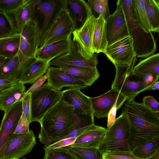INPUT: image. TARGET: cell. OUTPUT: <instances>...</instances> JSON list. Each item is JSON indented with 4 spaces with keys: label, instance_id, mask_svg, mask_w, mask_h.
<instances>
[{
    "label": "cell",
    "instance_id": "7402d4cb",
    "mask_svg": "<svg viewBox=\"0 0 159 159\" xmlns=\"http://www.w3.org/2000/svg\"><path fill=\"white\" fill-rule=\"evenodd\" d=\"M72 43L71 35L66 39L39 48L35 58L44 59L49 62L53 59L62 56L70 50Z\"/></svg>",
    "mask_w": 159,
    "mask_h": 159
},
{
    "label": "cell",
    "instance_id": "30bf717a",
    "mask_svg": "<svg viewBox=\"0 0 159 159\" xmlns=\"http://www.w3.org/2000/svg\"><path fill=\"white\" fill-rule=\"evenodd\" d=\"M116 5L115 11L106 20L107 46L129 35L120 0Z\"/></svg>",
    "mask_w": 159,
    "mask_h": 159
},
{
    "label": "cell",
    "instance_id": "7a4b0ae2",
    "mask_svg": "<svg viewBox=\"0 0 159 159\" xmlns=\"http://www.w3.org/2000/svg\"><path fill=\"white\" fill-rule=\"evenodd\" d=\"M79 119L73 107L60 100L40 120L38 135L40 142L47 148L60 140L69 134Z\"/></svg>",
    "mask_w": 159,
    "mask_h": 159
},
{
    "label": "cell",
    "instance_id": "7c38bea8",
    "mask_svg": "<svg viewBox=\"0 0 159 159\" xmlns=\"http://www.w3.org/2000/svg\"><path fill=\"white\" fill-rule=\"evenodd\" d=\"M96 19L93 14L82 26L75 29L72 34V40L76 43L79 52L87 59L90 58L94 54L93 40Z\"/></svg>",
    "mask_w": 159,
    "mask_h": 159
},
{
    "label": "cell",
    "instance_id": "f6af8a7d",
    "mask_svg": "<svg viewBox=\"0 0 159 159\" xmlns=\"http://www.w3.org/2000/svg\"><path fill=\"white\" fill-rule=\"evenodd\" d=\"M18 83L14 80L9 79H0V91H2Z\"/></svg>",
    "mask_w": 159,
    "mask_h": 159
},
{
    "label": "cell",
    "instance_id": "e0dca14e",
    "mask_svg": "<svg viewBox=\"0 0 159 159\" xmlns=\"http://www.w3.org/2000/svg\"><path fill=\"white\" fill-rule=\"evenodd\" d=\"M98 62L97 55L95 53L89 59L82 57L78 51L76 43L72 40L70 51L51 61L49 62V65L55 66L57 67L68 66L95 67Z\"/></svg>",
    "mask_w": 159,
    "mask_h": 159
},
{
    "label": "cell",
    "instance_id": "52a82bcc",
    "mask_svg": "<svg viewBox=\"0 0 159 159\" xmlns=\"http://www.w3.org/2000/svg\"><path fill=\"white\" fill-rule=\"evenodd\" d=\"M126 22L129 35L133 39V48L136 57H147L153 54L157 48L152 32L145 31L139 23L138 19Z\"/></svg>",
    "mask_w": 159,
    "mask_h": 159
},
{
    "label": "cell",
    "instance_id": "4316f807",
    "mask_svg": "<svg viewBox=\"0 0 159 159\" xmlns=\"http://www.w3.org/2000/svg\"><path fill=\"white\" fill-rule=\"evenodd\" d=\"M159 75V54L152 55L140 61L134 67L131 75L142 79L148 75Z\"/></svg>",
    "mask_w": 159,
    "mask_h": 159
},
{
    "label": "cell",
    "instance_id": "74e56055",
    "mask_svg": "<svg viewBox=\"0 0 159 159\" xmlns=\"http://www.w3.org/2000/svg\"><path fill=\"white\" fill-rule=\"evenodd\" d=\"M26 0H0V11L6 13L13 11L22 6Z\"/></svg>",
    "mask_w": 159,
    "mask_h": 159
},
{
    "label": "cell",
    "instance_id": "9a60e30c",
    "mask_svg": "<svg viewBox=\"0 0 159 159\" xmlns=\"http://www.w3.org/2000/svg\"><path fill=\"white\" fill-rule=\"evenodd\" d=\"M35 58L30 57L20 51L13 58L7 59L0 67V79H9L19 83L24 72Z\"/></svg>",
    "mask_w": 159,
    "mask_h": 159
},
{
    "label": "cell",
    "instance_id": "ee69618b",
    "mask_svg": "<svg viewBox=\"0 0 159 159\" xmlns=\"http://www.w3.org/2000/svg\"><path fill=\"white\" fill-rule=\"evenodd\" d=\"M48 76L46 74L36 81L28 90L26 92L25 94L30 93L32 92L39 89L43 84Z\"/></svg>",
    "mask_w": 159,
    "mask_h": 159
},
{
    "label": "cell",
    "instance_id": "5bb4252c",
    "mask_svg": "<svg viewBox=\"0 0 159 159\" xmlns=\"http://www.w3.org/2000/svg\"><path fill=\"white\" fill-rule=\"evenodd\" d=\"M91 100L93 116L100 118L107 117L110 111L115 103H117L118 110L127 99L118 90L111 88L101 96L91 98Z\"/></svg>",
    "mask_w": 159,
    "mask_h": 159
},
{
    "label": "cell",
    "instance_id": "b9f144b4",
    "mask_svg": "<svg viewBox=\"0 0 159 159\" xmlns=\"http://www.w3.org/2000/svg\"><path fill=\"white\" fill-rule=\"evenodd\" d=\"M77 138L72 137L62 139L52 144L47 148L50 149H53L67 147L73 144L76 140Z\"/></svg>",
    "mask_w": 159,
    "mask_h": 159
},
{
    "label": "cell",
    "instance_id": "4dcf8cb0",
    "mask_svg": "<svg viewBox=\"0 0 159 159\" xmlns=\"http://www.w3.org/2000/svg\"><path fill=\"white\" fill-rule=\"evenodd\" d=\"M145 9L151 32H159V0H145Z\"/></svg>",
    "mask_w": 159,
    "mask_h": 159
},
{
    "label": "cell",
    "instance_id": "277c9868",
    "mask_svg": "<svg viewBox=\"0 0 159 159\" xmlns=\"http://www.w3.org/2000/svg\"><path fill=\"white\" fill-rule=\"evenodd\" d=\"M130 124L126 115L122 114L116 118L113 125L107 130L98 148L101 154L107 151H129L128 143Z\"/></svg>",
    "mask_w": 159,
    "mask_h": 159
},
{
    "label": "cell",
    "instance_id": "7bdbcfd3",
    "mask_svg": "<svg viewBox=\"0 0 159 159\" xmlns=\"http://www.w3.org/2000/svg\"><path fill=\"white\" fill-rule=\"evenodd\" d=\"M118 107V104L115 103L112 108L110 111L108 116L107 122V128H110L114 123L116 119V112Z\"/></svg>",
    "mask_w": 159,
    "mask_h": 159
},
{
    "label": "cell",
    "instance_id": "ba28073f",
    "mask_svg": "<svg viewBox=\"0 0 159 159\" xmlns=\"http://www.w3.org/2000/svg\"><path fill=\"white\" fill-rule=\"evenodd\" d=\"M33 131L14 134L0 156V159H19L29 153L36 144Z\"/></svg>",
    "mask_w": 159,
    "mask_h": 159
},
{
    "label": "cell",
    "instance_id": "681fc988",
    "mask_svg": "<svg viewBox=\"0 0 159 159\" xmlns=\"http://www.w3.org/2000/svg\"><path fill=\"white\" fill-rule=\"evenodd\" d=\"M22 159H26L25 157H22Z\"/></svg>",
    "mask_w": 159,
    "mask_h": 159
},
{
    "label": "cell",
    "instance_id": "60d3db41",
    "mask_svg": "<svg viewBox=\"0 0 159 159\" xmlns=\"http://www.w3.org/2000/svg\"><path fill=\"white\" fill-rule=\"evenodd\" d=\"M29 124L22 113L16 126L14 134H20L28 133L29 131Z\"/></svg>",
    "mask_w": 159,
    "mask_h": 159
},
{
    "label": "cell",
    "instance_id": "ac0fdd59",
    "mask_svg": "<svg viewBox=\"0 0 159 159\" xmlns=\"http://www.w3.org/2000/svg\"><path fill=\"white\" fill-rule=\"evenodd\" d=\"M40 0H26L16 9L5 13L15 31L20 34L25 25L35 17L36 7Z\"/></svg>",
    "mask_w": 159,
    "mask_h": 159
},
{
    "label": "cell",
    "instance_id": "e575fe53",
    "mask_svg": "<svg viewBox=\"0 0 159 159\" xmlns=\"http://www.w3.org/2000/svg\"><path fill=\"white\" fill-rule=\"evenodd\" d=\"M18 34L6 14L0 11V39Z\"/></svg>",
    "mask_w": 159,
    "mask_h": 159
},
{
    "label": "cell",
    "instance_id": "f35d334b",
    "mask_svg": "<svg viewBox=\"0 0 159 159\" xmlns=\"http://www.w3.org/2000/svg\"><path fill=\"white\" fill-rule=\"evenodd\" d=\"M143 104L151 111L159 113V104L152 96H147L143 97Z\"/></svg>",
    "mask_w": 159,
    "mask_h": 159
},
{
    "label": "cell",
    "instance_id": "d6986e66",
    "mask_svg": "<svg viewBox=\"0 0 159 159\" xmlns=\"http://www.w3.org/2000/svg\"><path fill=\"white\" fill-rule=\"evenodd\" d=\"M64 0H40L36 7L35 13L39 12L43 16L40 27L39 47L43 45L46 33L57 12L62 6Z\"/></svg>",
    "mask_w": 159,
    "mask_h": 159
},
{
    "label": "cell",
    "instance_id": "603a6c76",
    "mask_svg": "<svg viewBox=\"0 0 159 159\" xmlns=\"http://www.w3.org/2000/svg\"><path fill=\"white\" fill-rule=\"evenodd\" d=\"M66 6L76 24V29L84 24L92 14V10L84 0H65Z\"/></svg>",
    "mask_w": 159,
    "mask_h": 159
},
{
    "label": "cell",
    "instance_id": "44dd1931",
    "mask_svg": "<svg viewBox=\"0 0 159 159\" xmlns=\"http://www.w3.org/2000/svg\"><path fill=\"white\" fill-rule=\"evenodd\" d=\"M107 130V129L94 124L78 136L74 143L69 146L98 148Z\"/></svg>",
    "mask_w": 159,
    "mask_h": 159
},
{
    "label": "cell",
    "instance_id": "c3c4849f",
    "mask_svg": "<svg viewBox=\"0 0 159 159\" xmlns=\"http://www.w3.org/2000/svg\"><path fill=\"white\" fill-rule=\"evenodd\" d=\"M6 60L7 59L5 57L0 56V67L2 65Z\"/></svg>",
    "mask_w": 159,
    "mask_h": 159
},
{
    "label": "cell",
    "instance_id": "ab89813d",
    "mask_svg": "<svg viewBox=\"0 0 159 159\" xmlns=\"http://www.w3.org/2000/svg\"><path fill=\"white\" fill-rule=\"evenodd\" d=\"M23 114L30 124L31 123L30 93L25 94L22 100Z\"/></svg>",
    "mask_w": 159,
    "mask_h": 159
},
{
    "label": "cell",
    "instance_id": "5b68a950",
    "mask_svg": "<svg viewBox=\"0 0 159 159\" xmlns=\"http://www.w3.org/2000/svg\"><path fill=\"white\" fill-rule=\"evenodd\" d=\"M63 91L54 89L46 83L30 93L31 122L40 123L44 115L61 100Z\"/></svg>",
    "mask_w": 159,
    "mask_h": 159
},
{
    "label": "cell",
    "instance_id": "d4e9b609",
    "mask_svg": "<svg viewBox=\"0 0 159 159\" xmlns=\"http://www.w3.org/2000/svg\"><path fill=\"white\" fill-rule=\"evenodd\" d=\"M49 62L47 60L35 58L24 72L19 83L23 84H33L46 73Z\"/></svg>",
    "mask_w": 159,
    "mask_h": 159
},
{
    "label": "cell",
    "instance_id": "484cf974",
    "mask_svg": "<svg viewBox=\"0 0 159 159\" xmlns=\"http://www.w3.org/2000/svg\"><path fill=\"white\" fill-rule=\"evenodd\" d=\"M59 68L74 78L84 82L88 86L96 81L100 76L97 67L68 66Z\"/></svg>",
    "mask_w": 159,
    "mask_h": 159
},
{
    "label": "cell",
    "instance_id": "4fadbf2b",
    "mask_svg": "<svg viewBox=\"0 0 159 159\" xmlns=\"http://www.w3.org/2000/svg\"><path fill=\"white\" fill-rule=\"evenodd\" d=\"M40 26L37 18L27 23L20 33V50L24 55L35 58L39 47Z\"/></svg>",
    "mask_w": 159,
    "mask_h": 159
},
{
    "label": "cell",
    "instance_id": "8fae6325",
    "mask_svg": "<svg viewBox=\"0 0 159 159\" xmlns=\"http://www.w3.org/2000/svg\"><path fill=\"white\" fill-rule=\"evenodd\" d=\"M22 113V101L16 103L4 112L0 125V156L14 134Z\"/></svg>",
    "mask_w": 159,
    "mask_h": 159
},
{
    "label": "cell",
    "instance_id": "9c48e42d",
    "mask_svg": "<svg viewBox=\"0 0 159 159\" xmlns=\"http://www.w3.org/2000/svg\"><path fill=\"white\" fill-rule=\"evenodd\" d=\"M104 53L114 65H128L136 56L132 37L128 36L107 46Z\"/></svg>",
    "mask_w": 159,
    "mask_h": 159
},
{
    "label": "cell",
    "instance_id": "d590c367",
    "mask_svg": "<svg viewBox=\"0 0 159 159\" xmlns=\"http://www.w3.org/2000/svg\"><path fill=\"white\" fill-rule=\"evenodd\" d=\"M87 3L92 10L101 15L105 21L110 16L107 0H89Z\"/></svg>",
    "mask_w": 159,
    "mask_h": 159
},
{
    "label": "cell",
    "instance_id": "1f68e13d",
    "mask_svg": "<svg viewBox=\"0 0 159 159\" xmlns=\"http://www.w3.org/2000/svg\"><path fill=\"white\" fill-rule=\"evenodd\" d=\"M65 148L77 159H103L98 148L70 146Z\"/></svg>",
    "mask_w": 159,
    "mask_h": 159
},
{
    "label": "cell",
    "instance_id": "836d02e7",
    "mask_svg": "<svg viewBox=\"0 0 159 159\" xmlns=\"http://www.w3.org/2000/svg\"><path fill=\"white\" fill-rule=\"evenodd\" d=\"M43 159H77L65 147L50 149L44 147Z\"/></svg>",
    "mask_w": 159,
    "mask_h": 159
},
{
    "label": "cell",
    "instance_id": "2e32d148",
    "mask_svg": "<svg viewBox=\"0 0 159 159\" xmlns=\"http://www.w3.org/2000/svg\"><path fill=\"white\" fill-rule=\"evenodd\" d=\"M46 73L48 76L46 83L57 91H61L64 87L81 90L88 87L84 82L67 74L59 67L49 66Z\"/></svg>",
    "mask_w": 159,
    "mask_h": 159
},
{
    "label": "cell",
    "instance_id": "8d00e7d4",
    "mask_svg": "<svg viewBox=\"0 0 159 159\" xmlns=\"http://www.w3.org/2000/svg\"><path fill=\"white\" fill-rule=\"evenodd\" d=\"M103 159H141L129 151H107L102 154Z\"/></svg>",
    "mask_w": 159,
    "mask_h": 159
},
{
    "label": "cell",
    "instance_id": "d6a6232c",
    "mask_svg": "<svg viewBox=\"0 0 159 159\" xmlns=\"http://www.w3.org/2000/svg\"><path fill=\"white\" fill-rule=\"evenodd\" d=\"M138 21L147 32H152L145 9V0H133Z\"/></svg>",
    "mask_w": 159,
    "mask_h": 159
},
{
    "label": "cell",
    "instance_id": "6da1fadb",
    "mask_svg": "<svg viewBox=\"0 0 159 159\" xmlns=\"http://www.w3.org/2000/svg\"><path fill=\"white\" fill-rule=\"evenodd\" d=\"M122 113L126 115L130 124L128 141L129 152L147 141L159 137V113L151 111L134 98L125 103Z\"/></svg>",
    "mask_w": 159,
    "mask_h": 159
},
{
    "label": "cell",
    "instance_id": "cb8c5ba5",
    "mask_svg": "<svg viewBox=\"0 0 159 159\" xmlns=\"http://www.w3.org/2000/svg\"><path fill=\"white\" fill-rule=\"evenodd\" d=\"M26 92L24 84L20 83L0 91V110L5 112L16 103L22 101Z\"/></svg>",
    "mask_w": 159,
    "mask_h": 159
},
{
    "label": "cell",
    "instance_id": "8992f818",
    "mask_svg": "<svg viewBox=\"0 0 159 159\" xmlns=\"http://www.w3.org/2000/svg\"><path fill=\"white\" fill-rule=\"evenodd\" d=\"M76 28L75 23L66 7L65 0H64L46 33L43 45L39 48L66 39L71 35Z\"/></svg>",
    "mask_w": 159,
    "mask_h": 159
},
{
    "label": "cell",
    "instance_id": "7dc6e473",
    "mask_svg": "<svg viewBox=\"0 0 159 159\" xmlns=\"http://www.w3.org/2000/svg\"><path fill=\"white\" fill-rule=\"evenodd\" d=\"M159 89V82L157 80L152 85L151 90H158Z\"/></svg>",
    "mask_w": 159,
    "mask_h": 159
},
{
    "label": "cell",
    "instance_id": "bcb514c9",
    "mask_svg": "<svg viewBox=\"0 0 159 159\" xmlns=\"http://www.w3.org/2000/svg\"><path fill=\"white\" fill-rule=\"evenodd\" d=\"M159 77V75L150 74L146 75L142 79L148 84L152 85L155 82L158 80Z\"/></svg>",
    "mask_w": 159,
    "mask_h": 159
},
{
    "label": "cell",
    "instance_id": "f1b7e54d",
    "mask_svg": "<svg viewBox=\"0 0 159 159\" xmlns=\"http://www.w3.org/2000/svg\"><path fill=\"white\" fill-rule=\"evenodd\" d=\"M20 34L0 39V56L7 59L16 56L20 51Z\"/></svg>",
    "mask_w": 159,
    "mask_h": 159
},
{
    "label": "cell",
    "instance_id": "83f0119b",
    "mask_svg": "<svg viewBox=\"0 0 159 159\" xmlns=\"http://www.w3.org/2000/svg\"><path fill=\"white\" fill-rule=\"evenodd\" d=\"M94 53H104L107 46L106 21L101 15L96 18L93 40Z\"/></svg>",
    "mask_w": 159,
    "mask_h": 159
},
{
    "label": "cell",
    "instance_id": "3957f363",
    "mask_svg": "<svg viewBox=\"0 0 159 159\" xmlns=\"http://www.w3.org/2000/svg\"><path fill=\"white\" fill-rule=\"evenodd\" d=\"M136 60L135 56L127 66L115 65L116 73L111 88L118 90L127 99L134 98L140 93L151 90L152 85L148 84L143 79L132 80L130 78L132 70Z\"/></svg>",
    "mask_w": 159,
    "mask_h": 159
},
{
    "label": "cell",
    "instance_id": "ffe728a7",
    "mask_svg": "<svg viewBox=\"0 0 159 159\" xmlns=\"http://www.w3.org/2000/svg\"><path fill=\"white\" fill-rule=\"evenodd\" d=\"M61 100L72 106L79 114H93L91 98L83 94L80 90L69 89L63 91Z\"/></svg>",
    "mask_w": 159,
    "mask_h": 159
},
{
    "label": "cell",
    "instance_id": "f546056e",
    "mask_svg": "<svg viewBox=\"0 0 159 159\" xmlns=\"http://www.w3.org/2000/svg\"><path fill=\"white\" fill-rule=\"evenodd\" d=\"M141 159H149L159 153V137L153 138L139 145L132 152Z\"/></svg>",
    "mask_w": 159,
    "mask_h": 159
}]
</instances>
